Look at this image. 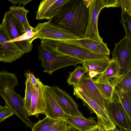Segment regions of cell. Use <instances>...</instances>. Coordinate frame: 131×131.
<instances>
[{
  "mask_svg": "<svg viewBox=\"0 0 131 131\" xmlns=\"http://www.w3.org/2000/svg\"><path fill=\"white\" fill-rule=\"evenodd\" d=\"M89 15L83 0H67L49 20L57 27L69 31L80 39L85 38Z\"/></svg>",
  "mask_w": 131,
  "mask_h": 131,
  "instance_id": "6da1fadb",
  "label": "cell"
},
{
  "mask_svg": "<svg viewBox=\"0 0 131 131\" xmlns=\"http://www.w3.org/2000/svg\"><path fill=\"white\" fill-rule=\"evenodd\" d=\"M15 74L8 71L0 72V95L5 100L6 104L25 124L32 128L33 123L27 115L24 98L16 92L14 88L18 84Z\"/></svg>",
  "mask_w": 131,
  "mask_h": 131,
  "instance_id": "7a4b0ae2",
  "label": "cell"
},
{
  "mask_svg": "<svg viewBox=\"0 0 131 131\" xmlns=\"http://www.w3.org/2000/svg\"><path fill=\"white\" fill-rule=\"evenodd\" d=\"M39 59L41 60L43 71L50 75L55 71L70 66L75 67L82 60L67 55H59L48 50L40 45L38 47Z\"/></svg>",
  "mask_w": 131,
  "mask_h": 131,
  "instance_id": "3957f363",
  "label": "cell"
},
{
  "mask_svg": "<svg viewBox=\"0 0 131 131\" xmlns=\"http://www.w3.org/2000/svg\"><path fill=\"white\" fill-rule=\"evenodd\" d=\"M118 5L117 0H93L88 7L89 15L85 38L103 41L102 38L99 35L98 29L99 13L105 7H116Z\"/></svg>",
  "mask_w": 131,
  "mask_h": 131,
  "instance_id": "277c9868",
  "label": "cell"
},
{
  "mask_svg": "<svg viewBox=\"0 0 131 131\" xmlns=\"http://www.w3.org/2000/svg\"><path fill=\"white\" fill-rule=\"evenodd\" d=\"M73 95L81 99L83 105L87 106L91 113H95L97 118V125L110 130L116 126L112 120L106 110L102 108L95 102L87 96L77 86L73 85Z\"/></svg>",
  "mask_w": 131,
  "mask_h": 131,
  "instance_id": "5b68a950",
  "label": "cell"
},
{
  "mask_svg": "<svg viewBox=\"0 0 131 131\" xmlns=\"http://www.w3.org/2000/svg\"><path fill=\"white\" fill-rule=\"evenodd\" d=\"M37 38L41 40L69 41L80 39L71 32L56 27L51 24L49 21L37 24L34 28Z\"/></svg>",
  "mask_w": 131,
  "mask_h": 131,
  "instance_id": "8992f818",
  "label": "cell"
},
{
  "mask_svg": "<svg viewBox=\"0 0 131 131\" xmlns=\"http://www.w3.org/2000/svg\"><path fill=\"white\" fill-rule=\"evenodd\" d=\"M112 54V59L117 62L120 69L118 77L125 74L131 69V39L125 37L115 43Z\"/></svg>",
  "mask_w": 131,
  "mask_h": 131,
  "instance_id": "52a82bcc",
  "label": "cell"
},
{
  "mask_svg": "<svg viewBox=\"0 0 131 131\" xmlns=\"http://www.w3.org/2000/svg\"><path fill=\"white\" fill-rule=\"evenodd\" d=\"M105 107L111 119L119 129L130 131V120L120 102L113 97L112 101H105Z\"/></svg>",
  "mask_w": 131,
  "mask_h": 131,
  "instance_id": "ba28073f",
  "label": "cell"
},
{
  "mask_svg": "<svg viewBox=\"0 0 131 131\" xmlns=\"http://www.w3.org/2000/svg\"><path fill=\"white\" fill-rule=\"evenodd\" d=\"M10 40L2 23L0 25V61L12 63L21 57L24 52Z\"/></svg>",
  "mask_w": 131,
  "mask_h": 131,
  "instance_id": "9c48e42d",
  "label": "cell"
},
{
  "mask_svg": "<svg viewBox=\"0 0 131 131\" xmlns=\"http://www.w3.org/2000/svg\"><path fill=\"white\" fill-rule=\"evenodd\" d=\"M60 53L69 56L83 61L96 60H108L109 56L98 54L77 46L70 43L63 42L60 46Z\"/></svg>",
  "mask_w": 131,
  "mask_h": 131,
  "instance_id": "30bf717a",
  "label": "cell"
},
{
  "mask_svg": "<svg viewBox=\"0 0 131 131\" xmlns=\"http://www.w3.org/2000/svg\"><path fill=\"white\" fill-rule=\"evenodd\" d=\"M49 88L66 114L84 117L78 109V105L66 91L56 86H49Z\"/></svg>",
  "mask_w": 131,
  "mask_h": 131,
  "instance_id": "8fae6325",
  "label": "cell"
},
{
  "mask_svg": "<svg viewBox=\"0 0 131 131\" xmlns=\"http://www.w3.org/2000/svg\"><path fill=\"white\" fill-rule=\"evenodd\" d=\"M76 86L78 87L85 95L95 102L102 108L106 110L105 100L94 82V79L91 78L88 73L82 78L79 85Z\"/></svg>",
  "mask_w": 131,
  "mask_h": 131,
  "instance_id": "7c38bea8",
  "label": "cell"
},
{
  "mask_svg": "<svg viewBox=\"0 0 131 131\" xmlns=\"http://www.w3.org/2000/svg\"><path fill=\"white\" fill-rule=\"evenodd\" d=\"M46 106L44 113L46 116L57 120L65 121L67 115L64 113L54 96L49 86L45 85Z\"/></svg>",
  "mask_w": 131,
  "mask_h": 131,
  "instance_id": "4fadbf2b",
  "label": "cell"
},
{
  "mask_svg": "<svg viewBox=\"0 0 131 131\" xmlns=\"http://www.w3.org/2000/svg\"><path fill=\"white\" fill-rule=\"evenodd\" d=\"M67 0H43L36 11V19L49 20L56 14Z\"/></svg>",
  "mask_w": 131,
  "mask_h": 131,
  "instance_id": "5bb4252c",
  "label": "cell"
},
{
  "mask_svg": "<svg viewBox=\"0 0 131 131\" xmlns=\"http://www.w3.org/2000/svg\"><path fill=\"white\" fill-rule=\"evenodd\" d=\"M31 100V115L38 118L39 115L44 113L46 106L45 85L40 81L35 85Z\"/></svg>",
  "mask_w": 131,
  "mask_h": 131,
  "instance_id": "9a60e30c",
  "label": "cell"
},
{
  "mask_svg": "<svg viewBox=\"0 0 131 131\" xmlns=\"http://www.w3.org/2000/svg\"><path fill=\"white\" fill-rule=\"evenodd\" d=\"M2 23L10 40L16 39L26 32L21 23L9 11L5 13Z\"/></svg>",
  "mask_w": 131,
  "mask_h": 131,
  "instance_id": "2e32d148",
  "label": "cell"
},
{
  "mask_svg": "<svg viewBox=\"0 0 131 131\" xmlns=\"http://www.w3.org/2000/svg\"><path fill=\"white\" fill-rule=\"evenodd\" d=\"M71 43L81 48L98 54L109 56L110 51L103 41H96L88 38L69 41Z\"/></svg>",
  "mask_w": 131,
  "mask_h": 131,
  "instance_id": "e0dca14e",
  "label": "cell"
},
{
  "mask_svg": "<svg viewBox=\"0 0 131 131\" xmlns=\"http://www.w3.org/2000/svg\"><path fill=\"white\" fill-rule=\"evenodd\" d=\"M112 60V59L91 60L83 61L81 64L86 69L89 76L92 78L102 74Z\"/></svg>",
  "mask_w": 131,
  "mask_h": 131,
  "instance_id": "ac0fdd59",
  "label": "cell"
},
{
  "mask_svg": "<svg viewBox=\"0 0 131 131\" xmlns=\"http://www.w3.org/2000/svg\"><path fill=\"white\" fill-rule=\"evenodd\" d=\"M94 117L87 118L81 117L67 115L65 121L80 131H87L97 125V121Z\"/></svg>",
  "mask_w": 131,
  "mask_h": 131,
  "instance_id": "d6986e66",
  "label": "cell"
},
{
  "mask_svg": "<svg viewBox=\"0 0 131 131\" xmlns=\"http://www.w3.org/2000/svg\"><path fill=\"white\" fill-rule=\"evenodd\" d=\"M120 69L117 62L112 60L106 70L101 74L98 75L96 79L94 80L95 83L111 84L119 75Z\"/></svg>",
  "mask_w": 131,
  "mask_h": 131,
  "instance_id": "ffe728a7",
  "label": "cell"
},
{
  "mask_svg": "<svg viewBox=\"0 0 131 131\" xmlns=\"http://www.w3.org/2000/svg\"><path fill=\"white\" fill-rule=\"evenodd\" d=\"M113 97L120 102L131 120V91L114 88Z\"/></svg>",
  "mask_w": 131,
  "mask_h": 131,
  "instance_id": "44dd1931",
  "label": "cell"
},
{
  "mask_svg": "<svg viewBox=\"0 0 131 131\" xmlns=\"http://www.w3.org/2000/svg\"><path fill=\"white\" fill-rule=\"evenodd\" d=\"M9 9L11 13L21 23L26 31L28 29L31 27L27 17L29 11L25 9L24 6H21L19 4L17 6L12 5Z\"/></svg>",
  "mask_w": 131,
  "mask_h": 131,
  "instance_id": "7402d4cb",
  "label": "cell"
},
{
  "mask_svg": "<svg viewBox=\"0 0 131 131\" xmlns=\"http://www.w3.org/2000/svg\"><path fill=\"white\" fill-rule=\"evenodd\" d=\"M111 84L114 88L121 89L126 91H131V69L125 74L115 79Z\"/></svg>",
  "mask_w": 131,
  "mask_h": 131,
  "instance_id": "603a6c76",
  "label": "cell"
},
{
  "mask_svg": "<svg viewBox=\"0 0 131 131\" xmlns=\"http://www.w3.org/2000/svg\"><path fill=\"white\" fill-rule=\"evenodd\" d=\"M87 73V70L84 66H79L70 73L67 83L69 85L78 86L81 80Z\"/></svg>",
  "mask_w": 131,
  "mask_h": 131,
  "instance_id": "cb8c5ba5",
  "label": "cell"
},
{
  "mask_svg": "<svg viewBox=\"0 0 131 131\" xmlns=\"http://www.w3.org/2000/svg\"><path fill=\"white\" fill-rule=\"evenodd\" d=\"M59 120L53 119L46 116L33 125L32 131H48L51 127Z\"/></svg>",
  "mask_w": 131,
  "mask_h": 131,
  "instance_id": "d4e9b609",
  "label": "cell"
},
{
  "mask_svg": "<svg viewBox=\"0 0 131 131\" xmlns=\"http://www.w3.org/2000/svg\"><path fill=\"white\" fill-rule=\"evenodd\" d=\"M95 84L105 100L112 101L113 100L114 88L111 84L100 83Z\"/></svg>",
  "mask_w": 131,
  "mask_h": 131,
  "instance_id": "484cf974",
  "label": "cell"
},
{
  "mask_svg": "<svg viewBox=\"0 0 131 131\" xmlns=\"http://www.w3.org/2000/svg\"><path fill=\"white\" fill-rule=\"evenodd\" d=\"M25 95L24 97L25 104L27 115L29 117L31 116V103L34 87V85L27 80L25 81Z\"/></svg>",
  "mask_w": 131,
  "mask_h": 131,
  "instance_id": "4316f807",
  "label": "cell"
},
{
  "mask_svg": "<svg viewBox=\"0 0 131 131\" xmlns=\"http://www.w3.org/2000/svg\"><path fill=\"white\" fill-rule=\"evenodd\" d=\"M120 23L124 28L125 37L131 39V16L126 12H122Z\"/></svg>",
  "mask_w": 131,
  "mask_h": 131,
  "instance_id": "83f0119b",
  "label": "cell"
},
{
  "mask_svg": "<svg viewBox=\"0 0 131 131\" xmlns=\"http://www.w3.org/2000/svg\"><path fill=\"white\" fill-rule=\"evenodd\" d=\"M68 125L65 121L59 120L52 126L48 131H67Z\"/></svg>",
  "mask_w": 131,
  "mask_h": 131,
  "instance_id": "f1b7e54d",
  "label": "cell"
},
{
  "mask_svg": "<svg viewBox=\"0 0 131 131\" xmlns=\"http://www.w3.org/2000/svg\"><path fill=\"white\" fill-rule=\"evenodd\" d=\"M122 12H126L131 16V0H119Z\"/></svg>",
  "mask_w": 131,
  "mask_h": 131,
  "instance_id": "f546056e",
  "label": "cell"
},
{
  "mask_svg": "<svg viewBox=\"0 0 131 131\" xmlns=\"http://www.w3.org/2000/svg\"><path fill=\"white\" fill-rule=\"evenodd\" d=\"M13 114L9 107L6 104L3 108L0 111V123L13 115Z\"/></svg>",
  "mask_w": 131,
  "mask_h": 131,
  "instance_id": "4dcf8cb0",
  "label": "cell"
},
{
  "mask_svg": "<svg viewBox=\"0 0 131 131\" xmlns=\"http://www.w3.org/2000/svg\"><path fill=\"white\" fill-rule=\"evenodd\" d=\"M25 75L26 78V80L30 82L33 85L36 84L40 81L39 79L36 78L33 73L28 71L25 73Z\"/></svg>",
  "mask_w": 131,
  "mask_h": 131,
  "instance_id": "1f68e13d",
  "label": "cell"
},
{
  "mask_svg": "<svg viewBox=\"0 0 131 131\" xmlns=\"http://www.w3.org/2000/svg\"><path fill=\"white\" fill-rule=\"evenodd\" d=\"M32 1L31 0H8V1L15 5L18 4L23 5V6H24L26 5Z\"/></svg>",
  "mask_w": 131,
  "mask_h": 131,
  "instance_id": "d6a6232c",
  "label": "cell"
},
{
  "mask_svg": "<svg viewBox=\"0 0 131 131\" xmlns=\"http://www.w3.org/2000/svg\"><path fill=\"white\" fill-rule=\"evenodd\" d=\"M87 131H110V130H107L103 126L96 125Z\"/></svg>",
  "mask_w": 131,
  "mask_h": 131,
  "instance_id": "836d02e7",
  "label": "cell"
},
{
  "mask_svg": "<svg viewBox=\"0 0 131 131\" xmlns=\"http://www.w3.org/2000/svg\"><path fill=\"white\" fill-rule=\"evenodd\" d=\"M93 0H83V5L87 8H88Z\"/></svg>",
  "mask_w": 131,
  "mask_h": 131,
  "instance_id": "e575fe53",
  "label": "cell"
},
{
  "mask_svg": "<svg viewBox=\"0 0 131 131\" xmlns=\"http://www.w3.org/2000/svg\"><path fill=\"white\" fill-rule=\"evenodd\" d=\"M67 131H80L73 126L69 125Z\"/></svg>",
  "mask_w": 131,
  "mask_h": 131,
  "instance_id": "d590c367",
  "label": "cell"
},
{
  "mask_svg": "<svg viewBox=\"0 0 131 131\" xmlns=\"http://www.w3.org/2000/svg\"><path fill=\"white\" fill-rule=\"evenodd\" d=\"M110 131H126L125 130L122 129H117V128L116 127H115L113 129L110 130Z\"/></svg>",
  "mask_w": 131,
  "mask_h": 131,
  "instance_id": "8d00e7d4",
  "label": "cell"
},
{
  "mask_svg": "<svg viewBox=\"0 0 131 131\" xmlns=\"http://www.w3.org/2000/svg\"><path fill=\"white\" fill-rule=\"evenodd\" d=\"M4 108V107L0 105V111L2 110Z\"/></svg>",
  "mask_w": 131,
  "mask_h": 131,
  "instance_id": "74e56055",
  "label": "cell"
}]
</instances>
